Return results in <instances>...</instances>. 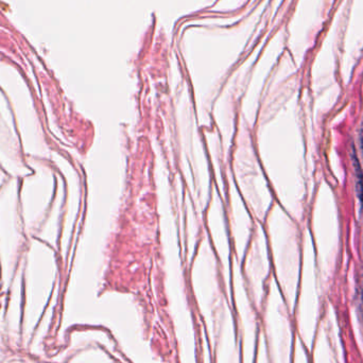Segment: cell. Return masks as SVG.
<instances>
[{
    "instance_id": "obj_1",
    "label": "cell",
    "mask_w": 363,
    "mask_h": 363,
    "mask_svg": "<svg viewBox=\"0 0 363 363\" xmlns=\"http://www.w3.org/2000/svg\"><path fill=\"white\" fill-rule=\"evenodd\" d=\"M351 164H353V169H354L357 197H358L359 202H360L361 209H363V172L354 147H351Z\"/></svg>"
},
{
    "instance_id": "obj_2",
    "label": "cell",
    "mask_w": 363,
    "mask_h": 363,
    "mask_svg": "<svg viewBox=\"0 0 363 363\" xmlns=\"http://www.w3.org/2000/svg\"><path fill=\"white\" fill-rule=\"evenodd\" d=\"M360 143H361V148H362V150H363V122H362V126H361Z\"/></svg>"
}]
</instances>
